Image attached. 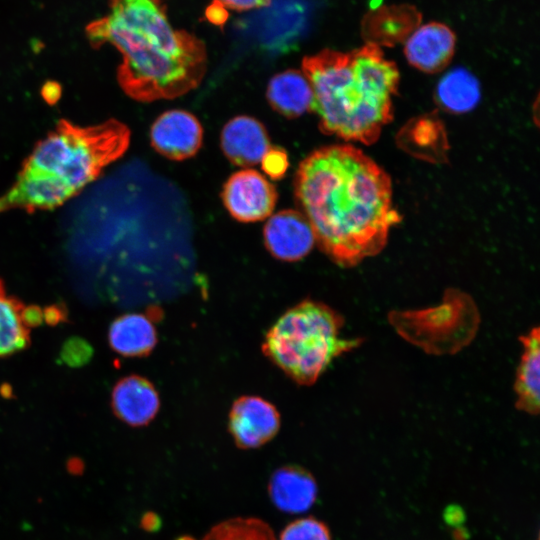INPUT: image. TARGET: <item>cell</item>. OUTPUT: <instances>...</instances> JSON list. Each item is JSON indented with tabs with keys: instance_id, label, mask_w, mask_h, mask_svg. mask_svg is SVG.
I'll list each match as a JSON object with an SVG mask.
<instances>
[{
	"instance_id": "1",
	"label": "cell",
	"mask_w": 540,
	"mask_h": 540,
	"mask_svg": "<svg viewBox=\"0 0 540 540\" xmlns=\"http://www.w3.org/2000/svg\"><path fill=\"white\" fill-rule=\"evenodd\" d=\"M295 196L322 251L350 267L379 253L401 220L389 176L352 145L313 151L299 165Z\"/></svg>"
},
{
	"instance_id": "2",
	"label": "cell",
	"mask_w": 540,
	"mask_h": 540,
	"mask_svg": "<svg viewBox=\"0 0 540 540\" xmlns=\"http://www.w3.org/2000/svg\"><path fill=\"white\" fill-rule=\"evenodd\" d=\"M86 33L94 46L110 43L120 52L118 82L135 100L179 97L206 72L204 43L170 24L163 0H111L110 14L91 22Z\"/></svg>"
},
{
	"instance_id": "3",
	"label": "cell",
	"mask_w": 540,
	"mask_h": 540,
	"mask_svg": "<svg viewBox=\"0 0 540 540\" xmlns=\"http://www.w3.org/2000/svg\"><path fill=\"white\" fill-rule=\"evenodd\" d=\"M312 92V109L323 132L370 145L393 116L400 74L380 46L351 51L324 49L302 61Z\"/></svg>"
},
{
	"instance_id": "4",
	"label": "cell",
	"mask_w": 540,
	"mask_h": 540,
	"mask_svg": "<svg viewBox=\"0 0 540 540\" xmlns=\"http://www.w3.org/2000/svg\"><path fill=\"white\" fill-rule=\"evenodd\" d=\"M130 131L116 120L92 126L59 122L23 163L0 196V213L53 209L92 182L127 149Z\"/></svg>"
},
{
	"instance_id": "5",
	"label": "cell",
	"mask_w": 540,
	"mask_h": 540,
	"mask_svg": "<svg viewBox=\"0 0 540 540\" xmlns=\"http://www.w3.org/2000/svg\"><path fill=\"white\" fill-rule=\"evenodd\" d=\"M342 317L329 306L305 300L288 309L266 333L264 354L292 380L313 384L339 355L360 340L341 337Z\"/></svg>"
},
{
	"instance_id": "6",
	"label": "cell",
	"mask_w": 540,
	"mask_h": 540,
	"mask_svg": "<svg viewBox=\"0 0 540 540\" xmlns=\"http://www.w3.org/2000/svg\"><path fill=\"white\" fill-rule=\"evenodd\" d=\"M224 204L230 214L242 222H255L267 218L273 211L277 193L275 187L260 173L245 169L234 173L222 192Z\"/></svg>"
},
{
	"instance_id": "7",
	"label": "cell",
	"mask_w": 540,
	"mask_h": 540,
	"mask_svg": "<svg viewBox=\"0 0 540 540\" xmlns=\"http://www.w3.org/2000/svg\"><path fill=\"white\" fill-rule=\"evenodd\" d=\"M228 428L237 447L259 448L278 433L280 415L274 405L263 398L242 396L231 407Z\"/></svg>"
},
{
	"instance_id": "8",
	"label": "cell",
	"mask_w": 540,
	"mask_h": 540,
	"mask_svg": "<svg viewBox=\"0 0 540 540\" xmlns=\"http://www.w3.org/2000/svg\"><path fill=\"white\" fill-rule=\"evenodd\" d=\"M456 34L445 23L431 21L417 26L404 41L408 63L425 73H437L453 58Z\"/></svg>"
},
{
	"instance_id": "9",
	"label": "cell",
	"mask_w": 540,
	"mask_h": 540,
	"mask_svg": "<svg viewBox=\"0 0 540 540\" xmlns=\"http://www.w3.org/2000/svg\"><path fill=\"white\" fill-rule=\"evenodd\" d=\"M203 130L194 115L184 110H170L160 115L151 127V143L161 155L172 160L196 154Z\"/></svg>"
},
{
	"instance_id": "10",
	"label": "cell",
	"mask_w": 540,
	"mask_h": 540,
	"mask_svg": "<svg viewBox=\"0 0 540 540\" xmlns=\"http://www.w3.org/2000/svg\"><path fill=\"white\" fill-rule=\"evenodd\" d=\"M269 252L283 261H297L306 256L315 243L313 230L300 211L283 210L269 218L264 227Z\"/></svg>"
},
{
	"instance_id": "11",
	"label": "cell",
	"mask_w": 540,
	"mask_h": 540,
	"mask_svg": "<svg viewBox=\"0 0 540 540\" xmlns=\"http://www.w3.org/2000/svg\"><path fill=\"white\" fill-rule=\"evenodd\" d=\"M268 495L278 510L299 514L314 505L318 486L313 474L304 467L284 465L272 473L268 482Z\"/></svg>"
},
{
	"instance_id": "12",
	"label": "cell",
	"mask_w": 540,
	"mask_h": 540,
	"mask_svg": "<svg viewBox=\"0 0 540 540\" xmlns=\"http://www.w3.org/2000/svg\"><path fill=\"white\" fill-rule=\"evenodd\" d=\"M111 396L114 414L133 427L150 423L160 407L159 395L153 384L138 375L120 379Z\"/></svg>"
},
{
	"instance_id": "13",
	"label": "cell",
	"mask_w": 540,
	"mask_h": 540,
	"mask_svg": "<svg viewBox=\"0 0 540 540\" xmlns=\"http://www.w3.org/2000/svg\"><path fill=\"white\" fill-rule=\"evenodd\" d=\"M221 145L228 159L243 167L261 162L271 148L264 126L248 116L235 117L225 125L221 134Z\"/></svg>"
},
{
	"instance_id": "14",
	"label": "cell",
	"mask_w": 540,
	"mask_h": 540,
	"mask_svg": "<svg viewBox=\"0 0 540 540\" xmlns=\"http://www.w3.org/2000/svg\"><path fill=\"white\" fill-rule=\"evenodd\" d=\"M420 13L409 5L379 8L363 22L367 43L392 46L403 42L419 26Z\"/></svg>"
},
{
	"instance_id": "15",
	"label": "cell",
	"mask_w": 540,
	"mask_h": 540,
	"mask_svg": "<svg viewBox=\"0 0 540 540\" xmlns=\"http://www.w3.org/2000/svg\"><path fill=\"white\" fill-rule=\"evenodd\" d=\"M110 347L125 357L147 356L155 347L157 334L150 319L138 313L117 317L108 331Z\"/></svg>"
},
{
	"instance_id": "16",
	"label": "cell",
	"mask_w": 540,
	"mask_h": 540,
	"mask_svg": "<svg viewBox=\"0 0 540 540\" xmlns=\"http://www.w3.org/2000/svg\"><path fill=\"white\" fill-rule=\"evenodd\" d=\"M539 328H533L520 338L523 353L516 373V407L536 415L539 412L540 398V338Z\"/></svg>"
},
{
	"instance_id": "17",
	"label": "cell",
	"mask_w": 540,
	"mask_h": 540,
	"mask_svg": "<svg viewBox=\"0 0 540 540\" xmlns=\"http://www.w3.org/2000/svg\"><path fill=\"white\" fill-rule=\"evenodd\" d=\"M267 97L272 107L286 117H298L312 108L313 92L302 71L289 69L271 78Z\"/></svg>"
},
{
	"instance_id": "18",
	"label": "cell",
	"mask_w": 540,
	"mask_h": 540,
	"mask_svg": "<svg viewBox=\"0 0 540 540\" xmlns=\"http://www.w3.org/2000/svg\"><path fill=\"white\" fill-rule=\"evenodd\" d=\"M436 95L444 109L453 113H465L473 109L480 100V85L471 72L458 67L441 78Z\"/></svg>"
},
{
	"instance_id": "19",
	"label": "cell",
	"mask_w": 540,
	"mask_h": 540,
	"mask_svg": "<svg viewBox=\"0 0 540 540\" xmlns=\"http://www.w3.org/2000/svg\"><path fill=\"white\" fill-rule=\"evenodd\" d=\"M23 306L19 299L6 294L0 280V357L17 353L30 344L29 330L20 319Z\"/></svg>"
},
{
	"instance_id": "20",
	"label": "cell",
	"mask_w": 540,
	"mask_h": 540,
	"mask_svg": "<svg viewBox=\"0 0 540 540\" xmlns=\"http://www.w3.org/2000/svg\"><path fill=\"white\" fill-rule=\"evenodd\" d=\"M202 540H276L271 526L257 517H234L223 520Z\"/></svg>"
},
{
	"instance_id": "21",
	"label": "cell",
	"mask_w": 540,
	"mask_h": 540,
	"mask_svg": "<svg viewBox=\"0 0 540 540\" xmlns=\"http://www.w3.org/2000/svg\"><path fill=\"white\" fill-rule=\"evenodd\" d=\"M279 540H332L328 526L309 516L290 522L281 532Z\"/></svg>"
},
{
	"instance_id": "22",
	"label": "cell",
	"mask_w": 540,
	"mask_h": 540,
	"mask_svg": "<svg viewBox=\"0 0 540 540\" xmlns=\"http://www.w3.org/2000/svg\"><path fill=\"white\" fill-rule=\"evenodd\" d=\"M93 354L94 349L86 339L72 336L62 344L59 360L68 367L80 368L91 361Z\"/></svg>"
},
{
	"instance_id": "23",
	"label": "cell",
	"mask_w": 540,
	"mask_h": 540,
	"mask_svg": "<svg viewBox=\"0 0 540 540\" xmlns=\"http://www.w3.org/2000/svg\"><path fill=\"white\" fill-rule=\"evenodd\" d=\"M288 164L287 154L279 148H270L261 159L262 169L273 179L281 178Z\"/></svg>"
},
{
	"instance_id": "24",
	"label": "cell",
	"mask_w": 540,
	"mask_h": 540,
	"mask_svg": "<svg viewBox=\"0 0 540 540\" xmlns=\"http://www.w3.org/2000/svg\"><path fill=\"white\" fill-rule=\"evenodd\" d=\"M270 0H214V4L220 6L224 10L233 11H248L267 5Z\"/></svg>"
},
{
	"instance_id": "25",
	"label": "cell",
	"mask_w": 540,
	"mask_h": 540,
	"mask_svg": "<svg viewBox=\"0 0 540 540\" xmlns=\"http://www.w3.org/2000/svg\"><path fill=\"white\" fill-rule=\"evenodd\" d=\"M20 319L27 329L39 327L44 322L43 309L35 304L23 306L20 311Z\"/></svg>"
},
{
	"instance_id": "26",
	"label": "cell",
	"mask_w": 540,
	"mask_h": 540,
	"mask_svg": "<svg viewBox=\"0 0 540 540\" xmlns=\"http://www.w3.org/2000/svg\"><path fill=\"white\" fill-rule=\"evenodd\" d=\"M67 309L60 303L51 304L43 309L44 322L49 326H56L68 320Z\"/></svg>"
},
{
	"instance_id": "27",
	"label": "cell",
	"mask_w": 540,
	"mask_h": 540,
	"mask_svg": "<svg viewBox=\"0 0 540 540\" xmlns=\"http://www.w3.org/2000/svg\"><path fill=\"white\" fill-rule=\"evenodd\" d=\"M161 519L154 512H146L142 515L140 520V527L146 532H156L161 527Z\"/></svg>"
},
{
	"instance_id": "28",
	"label": "cell",
	"mask_w": 540,
	"mask_h": 540,
	"mask_svg": "<svg viewBox=\"0 0 540 540\" xmlns=\"http://www.w3.org/2000/svg\"><path fill=\"white\" fill-rule=\"evenodd\" d=\"M175 540H196V539L189 535H183V536L178 537Z\"/></svg>"
}]
</instances>
